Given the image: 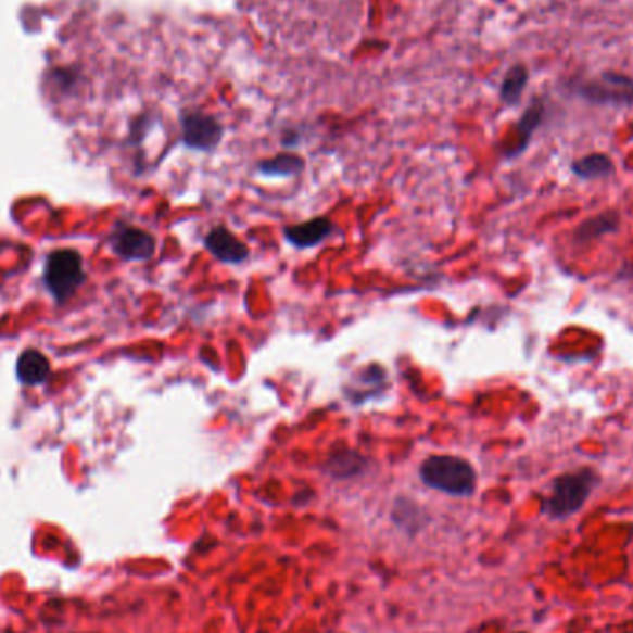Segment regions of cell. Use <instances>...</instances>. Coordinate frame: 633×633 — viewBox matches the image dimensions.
I'll return each mask as SVG.
<instances>
[{
    "mask_svg": "<svg viewBox=\"0 0 633 633\" xmlns=\"http://www.w3.org/2000/svg\"><path fill=\"white\" fill-rule=\"evenodd\" d=\"M603 483V477L593 467L569 470L552 480L550 493L541 504V514L550 521H567L580 514L593 493Z\"/></svg>",
    "mask_w": 633,
    "mask_h": 633,
    "instance_id": "obj_1",
    "label": "cell"
},
{
    "mask_svg": "<svg viewBox=\"0 0 633 633\" xmlns=\"http://www.w3.org/2000/svg\"><path fill=\"white\" fill-rule=\"evenodd\" d=\"M420 480L430 490L441 491L445 495H474L478 485V474L467 459L458 456H430L420 465Z\"/></svg>",
    "mask_w": 633,
    "mask_h": 633,
    "instance_id": "obj_2",
    "label": "cell"
},
{
    "mask_svg": "<svg viewBox=\"0 0 633 633\" xmlns=\"http://www.w3.org/2000/svg\"><path fill=\"white\" fill-rule=\"evenodd\" d=\"M86 278L88 276L84 270L83 256L75 249H58L47 256L43 270L45 288L60 304L69 301L86 282Z\"/></svg>",
    "mask_w": 633,
    "mask_h": 633,
    "instance_id": "obj_3",
    "label": "cell"
},
{
    "mask_svg": "<svg viewBox=\"0 0 633 633\" xmlns=\"http://www.w3.org/2000/svg\"><path fill=\"white\" fill-rule=\"evenodd\" d=\"M572 91L593 104L633 106V78L608 71L598 83H577Z\"/></svg>",
    "mask_w": 633,
    "mask_h": 633,
    "instance_id": "obj_4",
    "label": "cell"
},
{
    "mask_svg": "<svg viewBox=\"0 0 633 633\" xmlns=\"http://www.w3.org/2000/svg\"><path fill=\"white\" fill-rule=\"evenodd\" d=\"M180 123L183 144L193 151H214L225 134L219 121L206 113L183 112Z\"/></svg>",
    "mask_w": 633,
    "mask_h": 633,
    "instance_id": "obj_5",
    "label": "cell"
},
{
    "mask_svg": "<svg viewBox=\"0 0 633 633\" xmlns=\"http://www.w3.org/2000/svg\"><path fill=\"white\" fill-rule=\"evenodd\" d=\"M112 249L117 256L126 262H147L156 252V239L151 233L136 226H119L115 228L112 239Z\"/></svg>",
    "mask_w": 633,
    "mask_h": 633,
    "instance_id": "obj_6",
    "label": "cell"
},
{
    "mask_svg": "<svg viewBox=\"0 0 633 633\" xmlns=\"http://www.w3.org/2000/svg\"><path fill=\"white\" fill-rule=\"evenodd\" d=\"M204 246L219 262L230 265L243 264L249 254H251L249 246L243 241H239L225 226H217L212 232L207 233L206 238H204Z\"/></svg>",
    "mask_w": 633,
    "mask_h": 633,
    "instance_id": "obj_7",
    "label": "cell"
},
{
    "mask_svg": "<svg viewBox=\"0 0 633 633\" xmlns=\"http://www.w3.org/2000/svg\"><path fill=\"white\" fill-rule=\"evenodd\" d=\"M333 226L327 217H317V219L306 220L301 225H293L286 228V239L296 249H312L325 241L332 233Z\"/></svg>",
    "mask_w": 633,
    "mask_h": 633,
    "instance_id": "obj_8",
    "label": "cell"
},
{
    "mask_svg": "<svg viewBox=\"0 0 633 633\" xmlns=\"http://www.w3.org/2000/svg\"><path fill=\"white\" fill-rule=\"evenodd\" d=\"M619 228H621V215L617 214L615 210H608V212H603V214L580 223L574 230V243L587 245V243H593L604 236L619 232Z\"/></svg>",
    "mask_w": 633,
    "mask_h": 633,
    "instance_id": "obj_9",
    "label": "cell"
},
{
    "mask_svg": "<svg viewBox=\"0 0 633 633\" xmlns=\"http://www.w3.org/2000/svg\"><path fill=\"white\" fill-rule=\"evenodd\" d=\"M51 370L49 358L41 352L36 351V349H28V351L23 352L20 359H17V367H15L17 380L21 383H25V385H30V388H36V385L47 382L51 377Z\"/></svg>",
    "mask_w": 633,
    "mask_h": 633,
    "instance_id": "obj_10",
    "label": "cell"
},
{
    "mask_svg": "<svg viewBox=\"0 0 633 633\" xmlns=\"http://www.w3.org/2000/svg\"><path fill=\"white\" fill-rule=\"evenodd\" d=\"M367 467V459L356 451H338L333 452L325 464V472L328 477L336 480H349V478L358 477Z\"/></svg>",
    "mask_w": 633,
    "mask_h": 633,
    "instance_id": "obj_11",
    "label": "cell"
},
{
    "mask_svg": "<svg viewBox=\"0 0 633 633\" xmlns=\"http://www.w3.org/2000/svg\"><path fill=\"white\" fill-rule=\"evenodd\" d=\"M571 170L580 180H603L615 173L613 160L604 152H593L572 162Z\"/></svg>",
    "mask_w": 633,
    "mask_h": 633,
    "instance_id": "obj_12",
    "label": "cell"
},
{
    "mask_svg": "<svg viewBox=\"0 0 633 633\" xmlns=\"http://www.w3.org/2000/svg\"><path fill=\"white\" fill-rule=\"evenodd\" d=\"M391 519H393L396 527L404 530L408 535H417L428 522V517L422 511V508H419L409 498H398L395 502L393 511H391Z\"/></svg>",
    "mask_w": 633,
    "mask_h": 633,
    "instance_id": "obj_13",
    "label": "cell"
},
{
    "mask_svg": "<svg viewBox=\"0 0 633 633\" xmlns=\"http://www.w3.org/2000/svg\"><path fill=\"white\" fill-rule=\"evenodd\" d=\"M543 115H545V104L537 99L533 101L532 106L528 107L524 115H522L519 125H517V136H519V141L515 144L514 149L508 152V156H519L524 149H527L530 139H532L533 132L537 130V126L541 125L543 121Z\"/></svg>",
    "mask_w": 633,
    "mask_h": 633,
    "instance_id": "obj_14",
    "label": "cell"
},
{
    "mask_svg": "<svg viewBox=\"0 0 633 633\" xmlns=\"http://www.w3.org/2000/svg\"><path fill=\"white\" fill-rule=\"evenodd\" d=\"M302 169H304V160L295 154H286V152L257 164V173L269 176V178H288V176L299 175Z\"/></svg>",
    "mask_w": 633,
    "mask_h": 633,
    "instance_id": "obj_15",
    "label": "cell"
},
{
    "mask_svg": "<svg viewBox=\"0 0 633 633\" xmlns=\"http://www.w3.org/2000/svg\"><path fill=\"white\" fill-rule=\"evenodd\" d=\"M528 78H530V75H528V69L524 65H521V63L514 65L506 73V76H504V80H502V101L506 102L508 106H514V104L521 101L524 88H527Z\"/></svg>",
    "mask_w": 633,
    "mask_h": 633,
    "instance_id": "obj_16",
    "label": "cell"
},
{
    "mask_svg": "<svg viewBox=\"0 0 633 633\" xmlns=\"http://www.w3.org/2000/svg\"><path fill=\"white\" fill-rule=\"evenodd\" d=\"M515 633H530V632H515Z\"/></svg>",
    "mask_w": 633,
    "mask_h": 633,
    "instance_id": "obj_17",
    "label": "cell"
}]
</instances>
